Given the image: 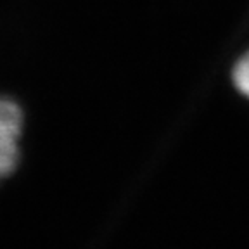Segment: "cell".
Listing matches in <instances>:
<instances>
[{"instance_id": "1", "label": "cell", "mask_w": 249, "mask_h": 249, "mask_svg": "<svg viewBox=\"0 0 249 249\" xmlns=\"http://www.w3.org/2000/svg\"><path fill=\"white\" fill-rule=\"evenodd\" d=\"M23 111L14 101L0 97V137L16 139L23 130Z\"/></svg>"}, {"instance_id": "2", "label": "cell", "mask_w": 249, "mask_h": 249, "mask_svg": "<svg viewBox=\"0 0 249 249\" xmlns=\"http://www.w3.org/2000/svg\"><path fill=\"white\" fill-rule=\"evenodd\" d=\"M233 83L239 92L249 99V52L242 55L233 68Z\"/></svg>"}]
</instances>
